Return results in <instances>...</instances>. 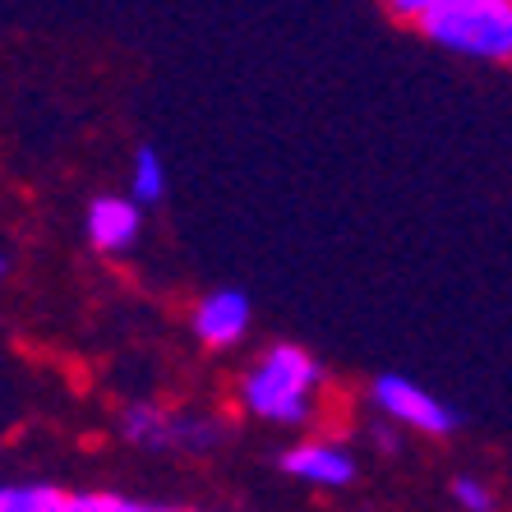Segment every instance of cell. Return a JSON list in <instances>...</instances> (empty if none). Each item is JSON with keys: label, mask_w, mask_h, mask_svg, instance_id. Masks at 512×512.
I'll use <instances>...</instances> for the list:
<instances>
[{"label": "cell", "mask_w": 512, "mask_h": 512, "mask_svg": "<svg viewBox=\"0 0 512 512\" xmlns=\"http://www.w3.org/2000/svg\"><path fill=\"white\" fill-rule=\"evenodd\" d=\"M328 374L323 365L296 342H273L240 370L236 379V406L250 420L277 429H305L323 406Z\"/></svg>", "instance_id": "1"}, {"label": "cell", "mask_w": 512, "mask_h": 512, "mask_svg": "<svg viewBox=\"0 0 512 512\" xmlns=\"http://www.w3.org/2000/svg\"><path fill=\"white\" fill-rule=\"evenodd\" d=\"M416 28L448 56L485 65L512 60V0H439Z\"/></svg>", "instance_id": "2"}, {"label": "cell", "mask_w": 512, "mask_h": 512, "mask_svg": "<svg viewBox=\"0 0 512 512\" xmlns=\"http://www.w3.org/2000/svg\"><path fill=\"white\" fill-rule=\"evenodd\" d=\"M370 406L379 416L397 420L406 434H420V439H448L457 429L453 406L439 402L434 393H425L420 383L402 379V374H379L370 383Z\"/></svg>", "instance_id": "3"}, {"label": "cell", "mask_w": 512, "mask_h": 512, "mask_svg": "<svg viewBox=\"0 0 512 512\" xmlns=\"http://www.w3.org/2000/svg\"><path fill=\"white\" fill-rule=\"evenodd\" d=\"M282 471L296 485L319 489V494H342V489L356 485V457H351V448L337 439H323V434L291 443L282 453Z\"/></svg>", "instance_id": "4"}, {"label": "cell", "mask_w": 512, "mask_h": 512, "mask_svg": "<svg viewBox=\"0 0 512 512\" xmlns=\"http://www.w3.org/2000/svg\"><path fill=\"white\" fill-rule=\"evenodd\" d=\"M254 328V310H250V296L236 291V286H217L208 296H199L190 314V333L203 351H236Z\"/></svg>", "instance_id": "5"}, {"label": "cell", "mask_w": 512, "mask_h": 512, "mask_svg": "<svg viewBox=\"0 0 512 512\" xmlns=\"http://www.w3.org/2000/svg\"><path fill=\"white\" fill-rule=\"evenodd\" d=\"M84 231L97 254L120 259V254H130L134 245H139L143 203L134 199V194H97L84 213Z\"/></svg>", "instance_id": "6"}, {"label": "cell", "mask_w": 512, "mask_h": 512, "mask_svg": "<svg viewBox=\"0 0 512 512\" xmlns=\"http://www.w3.org/2000/svg\"><path fill=\"white\" fill-rule=\"evenodd\" d=\"M171 420L176 411L157 402H130L125 416H120V434L134 448H148V453H171Z\"/></svg>", "instance_id": "7"}, {"label": "cell", "mask_w": 512, "mask_h": 512, "mask_svg": "<svg viewBox=\"0 0 512 512\" xmlns=\"http://www.w3.org/2000/svg\"><path fill=\"white\" fill-rule=\"evenodd\" d=\"M222 439H227L222 420L203 416V411H176V420H171V453L208 457Z\"/></svg>", "instance_id": "8"}, {"label": "cell", "mask_w": 512, "mask_h": 512, "mask_svg": "<svg viewBox=\"0 0 512 512\" xmlns=\"http://www.w3.org/2000/svg\"><path fill=\"white\" fill-rule=\"evenodd\" d=\"M74 494L47 480H10L0 489V508L5 512H70Z\"/></svg>", "instance_id": "9"}, {"label": "cell", "mask_w": 512, "mask_h": 512, "mask_svg": "<svg viewBox=\"0 0 512 512\" xmlns=\"http://www.w3.org/2000/svg\"><path fill=\"white\" fill-rule=\"evenodd\" d=\"M130 194L143 203V208L167 194V167H162V157H157L153 148H139V153H134V162H130Z\"/></svg>", "instance_id": "10"}, {"label": "cell", "mask_w": 512, "mask_h": 512, "mask_svg": "<svg viewBox=\"0 0 512 512\" xmlns=\"http://www.w3.org/2000/svg\"><path fill=\"white\" fill-rule=\"evenodd\" d=\"M148 503L130 494H111V489H74L70 512H143Z\"/></svg>", "instance_id": "11"}, {"label": "cell", "mask_w": 512, "mask_h": 512, "mask_svg": "<svg viewBox=\"0 0 512 512\" xmlns=\"http://www.w3.org/2000/svg\"><path fill=\"white\" fill-rule=\"evenodd\" d=\"M453 499H457V508H466V512H489L494 508V489L485 485L480 476H457L453 480Z\"/></svg>", "instance_id": "12"}, {"label": "cell", "mask_w": 512, "mask_h": 512, "mask_svg": "<svg viewBox=\"0 0 512 512\" xmlns=\"http://www.w3.org/2000/svg\"><path fill=\"white\" fill-rule=\"evenodd\" d=\"M402 434H406V429L397 425V420H388V416H379V420H374V425H370V443H374V448H379L383 457L402 453Z\"/></svg>", "instance_id": "13"}, {"label": "cell", "mask_w": 512, "mask_h": 512, "mask_svg": "<svg viewBox=\"0 0 512 512\" xmlns=\"http://www.w3.org/2000/svg\"><path fill=\"white\" fill-rule=\"evenodd\" d=\"M434 5H439V0H383V10L393 14V19H402V24H420Z\"/></svg>", "instance_id": "14"}]
</instances>
